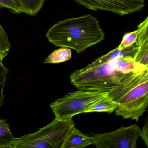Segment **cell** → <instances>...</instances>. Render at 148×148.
Listing matches in <instances>:
<instances>
[{"label":"cell","instance_id":"obj_1","mask_svg":"<svg viewBox=\"0 0 148 148\" xmlns=\"http://www.w3.org/2000/svg\"><path fill=\"white\" fill-rule=\"evenodd\" d=\"M147 67L135 62L133 57L123 56L76 70L70 75V80L78 90L109 92L125 74Z\"/></svg>","mask_w":148,"mask_h":148},{"label":"cell","instance_id":"obj_2","mask_svg":"<svg viewBox=\"0 0 148 148\" xmlns=\"http://www.w3.org/2000/svg\"><path fill=\"white\" fill-rule=\"evenodd\" d=\"M46 36L55 46L72 49L79 53L101 42L105 34L98 20L88 14L59 21Z\"/></svg>","mask_w":148,"mask_h":148},{"label":"cell","instance_id":"obj_3","mask_svg":"<svg viewBox=\"0 0 148 148\" xmlns=\"http://www.w3.org/2000/svg\"><path fill=\"white\" fill-rule=\"evenodd\" d=\"M107 95L119 104L116 116L138 122L148 106V67L125 74Z\"/></svg>","mask_w":148,"mask_h":148},{"label":"cell","instance_id":"obj_4","mask_svg":"<svg viewBox=\"0 0 148 148\" xmlns=\"http://www.w3.org/2000/svg\"><path fill=\"white\" fill-rule=\"evenodd\" d=\"M75 126L72 118L55 119L33 134L15 138L14 148H61L64 140Z\"/></svg>","mask_w":148,"mask_h":148},{"label":"cell","instance_id":"obj_5","mask_svg":"<svg viewBox=\"0 0 148 148\" xmlns=\"http://www.w3.org/2000/svg\"><path fill=\"white\" fill-rule=\"evenodd\" d=\"M107 94L108 92L78 90L68 92L52 103L50 107L57 118L61 120L72 118L84 113L93 104Z\"/></svg>","mask_w":148,"mask_h":148},{"label":"cell","instance_id":"obj_6","mask_svg":"<svg viewBox=\"0 0 148 148\" xmlns=\"http://www.w3.org/2000/svg\"><path fill=\"white\" fill-rule=\"evenodd\" d=\"M141 128L136 124L121 126L116 130L90 137L92 145L98 148H136Z\"/></svg>","mask_w":148,"mask_h":148},{"label":"cell","instance_id":"obj_7","mask_svg":"<svg viewBox=\"0 0 148 148\" xmlns=\"http://www.w3.org/2000/svg\"><path fill=\"white\" fill-rule=\"evenodd\" d=\"M79 5L93 11H108L121 16L139 12L144 0H74Z\"/></svg>","mask_w":148,"mask_h":148},{"label":"cell","instance_id":"obj_8","mask_svg":"<svg viewBox=\"0 0 148 148\" xmlns=\"http://www.w3.org/2000/svg\"><path fill=\"white\" fill-rule=\"evenodd\" d=\"M148 17L137 27V51L134 61L142 65L148 66Z\"/></svg>","mask_w":148,"mask_h":148},{"label":"cell","instance_id":"obj_9","mask_svg":"<svg viewBox=\"0 0 148 148\" xmlns=\"http://www.w3.org/2000/svg\"><path fill=\"white\" fill-rule=\"evenodd\" d=\"M90 145V137L83 134L74 126L64 140L61 148H84Z\"/></svg>","mask_w":148,"mask_h":148},{"label":"cell","instance_id":"obj_10","mask_svg":"<svg viewBox=\"0 0 148 148\" xmlns=\"http://www.w3.org/2000/svg\"><path fill=\"white\" fill-rule=\"evenodd\" d=\"M138 48V46L137 44V42L132 46L123 50H119L117 47H116L107 53V54H105L99 57L97 59L91 64H90V65H96L99 64L110 60L116 58L123 56H132L134 58L135 54L137 51Z\"/></svg>","mask_w":148,"mask_h":148},{"label":"cell","instance_id":"obj_11","mask_svg":"<svg viewBox=\"0 0 148 148\" xmlns=\"http://www.w3.org/2000/svg\"><path fill=\"white\" fill-rule=\"evenodd\" d=\"M118 105L117 103L107 95L93 104L86 111L85 113L106 112L111 114L116 110Z\"/></svg>","mask_w":148,"mask_h":148},{"label":"cell","instance_id":"obj_12","mask_svg":"<svg viewBox=\"0 0 148 148\" xmlns=\"http://www.w3.org/2000/svg\"><path fill=\"white\" fill-rule=\"evenodd\" d=\"M21 13L34 16L43 7L45 0H17Z\"/></svg>","mask_w":148,"mask_h":148},{"label":"cell","instance_id":"obj_13","mask_svg":"<svg viewBox=\"0 0 148 148\" xmlns=\"http://www.w3.org/2000/svg\"><path fill=\"white\" fill-rule=\"evenodd\" d=\"M15 139L6 120L0 119V148H14L12 145Z\"/></svg>","mask_w":148,"mask_h":148},{"label":"cell","instance_id":"obj_14","mask_svg":"<svg viewBox=\"0 0 148 148\" xmlns=\"http://www.w3.org/2000/svg\"><path fill=\"white\" fill-rule=\"evenodd\" d=\"M71 51L67 47H62L54 50L44 61L45 64H58L69 60L71 58Z\"/></svg>","mask_w":148,"mask_h":148},{"label":"cell","instance_id":"obj_15","mask_svg":"<svg viewBox=\"0 0 148 148\" xmlns=\"http://www.w3.org/2000/svg\"><path fill=\"white\" fill-rule=\"evenodd\" d=\"M11 48L7 34L0 24V58H5Z\"/></svg>","mask_w":148,"mask_h":148},{"label":"cell","instance_id":"obj_16","mask_svg":"<svg viewBox=\"0 0 148 148\" xmlns=\"http://www.w3.org/2000/svg\"><path fill=\"white\" fill-rule=\"evenodd\" d=\"M137 32V30H136L134 32L125 34L123 37L120 45L117 47L118 49L119 50H123L132 46L136 43Z\"/></svg>","mask_w":148,"mask_h":148},{"label":"cell","instance_id":"obj_17","mask_svg":"<svg viewBox=\"0 0 148 148\" xmlns=\"http://www.w3.org/2000/svg\"><path fill=\"white\" fill-rule=\"evenodd\" d=\"M3 60L0 58V108L4 103L5 97L3 91L6 80V76L8 72V69L4 66L2 63Z\"/></svg>","mask_w":148,"mask_h":148},{"label":"cell","instance_id":"obj_18","mask_svg":"<svg viewBox=\"0 0 148 148\" xmlns=\"http://www.w3.org/2000/svg\"><path fill=\"white\" fill-rule=\"evenodd\" d=\"M0 7L5 8L15 14L21 13L17 0H0Z\"/></svg>","mask_w":148,"mask_h":148},{"label":"cell","instance_id":"obj_19","mask_svg":"<svg viewBox=\"0 0 148 148\" xmlns=\"http://www.w3.org/2000/svg\"><path fill=\"white\" fill-rule=\"evenodd\" d=\"M148 121L146 120L145 124L142 129H140L139 132V137H141L145 143L148 147Z\"/></svg>","mask_w":148,"mask_h":148}]
</instances>
